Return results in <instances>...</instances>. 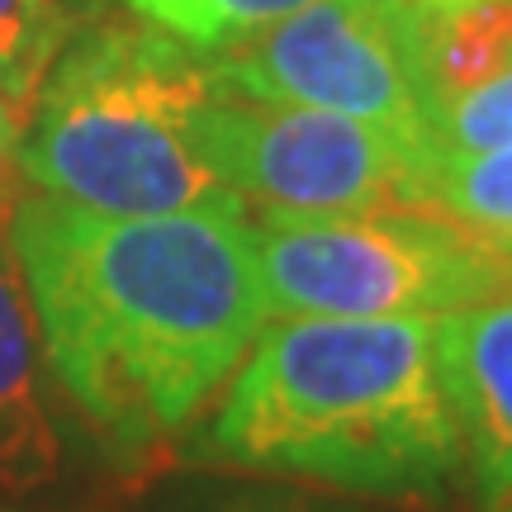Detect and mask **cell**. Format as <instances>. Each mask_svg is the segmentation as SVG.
<instances>
[{
    "instance_id": "9a60e30c",
    "label": "cell",
    "mask_w": 512,
    "mask_h": 512,
    "mask_svg": "<svg viewBox=\"0 0 512 512\" xmlns=\"http://www.w3.org/2000/svg\"><path fill=\"white\" fill-rule=\"evenodd\" d=\"M15 143H19V124L10 110V95H5V76H0V195H10V162H15Z\"/></svg>"
},
{
    "instance_id": "4fadbf2b",
    "label": "cell",
    "mask_w": 512,
    "mask_h": 512,
    "mask_svg": "<svg viewBox=\"0 0 512 512\" xmlns=\"http://www.w3.org/2000/svg\"><path fill=\"white\" fill-rule=\"evenodd\" d=\"M503 143H512V72L432 100V152H479Z\"/></svg>"
},
{
    "instance_id": "2e32d148",
    "label": "cell",
    "mask_w": 512,
    "mask_h": 512,
    "mask_svg": "<svg viewBox=\"0 0 512 512\" xmlns=\"http://www.w3.org/2000/svg\"><path fill=\"white\" fill-rule=\"evenodd\" d=\"M399 5L413 19H432V15H441V10H451V5H465V0H399Z\"/></svg>"
},
{
    "instance_id": "9c48e42d",
    "label": "cell",
    "mask_w": 512,
    "mask_h": 512,
    "mask_svg": "<svg viewBox=\"0 0 512 512\" xmlns=\"http://www.w3.org/2000/svg\"><path fill=\"white\" fill-rule=\"evenodd\" d=\"M422 72L437 95L475 91L512 72V0H465L432 19H418Z\"/></svg>"
},
{
    "instance_id": "6da1fadb",
    "label": "cell",
    "mask_w": 512,
    "mask_h": 512,
    "mask_svg": "<svg viewBox=\"0 0 512 512\" xmlns=\"http://www.w3.org/2000/svg\"><path fill=\"white\" fill-rule=\"evenodd\" d=\"M10 247L57 384L124 465L200 418L271 318L252 214L114 219L24 195Z\"/></svg>"
},
{
    "instance_id": "8fae6325",
    "label": "cell",
    "mask_w": 512,
    "mask_h": 512,
    "mask_svg": "<svg viewBox=\"0 0 512 512\" xmlns=\"http://www.w3.org/2000/svg\"><path fill=\"white\" fill-rule=\"evenodd\" d=\"M128 5L157 29L190 43L195 53H223L313 0H128Z\"/></svg>"
},
{
    "instance_id": "7a4b0ae2",
    "label": "cell",
    "mask_w": 512,
    "mask_h": 512,
    "mask_svg": "<svg viewBox=\"0 0 512 512\" xmlns=\"http://www.w3.org/2000/svg\"><path fill=\"white\" fill-rule=\"evenodd\" d=\"M195 460L366 498H437L465 470L432 318H285L228 375Z\"/></svg>"
},
{
    "instance_id": "30bf717a",
    "label": "cell",
    "mask_w": 512,
    "mask_h": 512,
    "mask_svg": "<svg viewBox=\"0 0 512 512\" xmlns=\"http://www.w3.org/2000/svg\"><path fill=\"white\" fill-rule=\"evenodd\" d=\"M418 204L475 238L512 247V143L479 152H432L418 176Z\"/></svg>"
},
{
    "instance_id": "ac0fdd59",
    "label": "cell",
    "mask_w": 512,
    "mask_h": 512,
    "mask_svg": "<svg viewBox=\"0 0 512 512\" xmlns=\"http://www.w3.org/2000/svg\"><path fill=\"white\" fill-rule=\"evenodd\" d=\"M48 5H57V0H48Z\"/></svg>"
},
{
    "instance_id": "3957f363",
    "label": "cell",
    "mask_w": 512,
    "mask_h": 512,
    "mask_svg": "<svg viewBox=\"0 0 512 512\" xmlns=\"http://www.w3.org/2000/svg\"><path fill=\"white\" fill-rule=\"evenodd\" d=\"M209 91V57L152 19L91 24L57 48L15 166L38 195L114 219L252 214L195 147V114Z\"/></svg>"
},
{
    "instance_id": "5bb4252c",
    "label": "cell",
    "mask_w": 512,
    "mask_h": 512,
    "mask_svg": "<svg viewBox=\"0 0 512 512\" xmlns=\"http://www.w3.org/2000/svg\"><path fill=\"white\" fill-rule=\"evenodd\" d=\"M166 512H337L323 508L318 498L275 489V484H219V489H195L176 498Z\"/></svg>"
},
{
    "instance_id": "8992f818",
    "label": "cell",
    "mask_w": 512,
    "mask_h": 512,
    "mask_svg": "<svg viewBox=\"0 0 512 512\" xmlns=\"http://www.w3.org/2000/svg\"><path fill=\"white\" fill-rule=\"evenodd\" d=\"M223 86L384 128L432 152V86L418 19L399 0H313L209 57Z\"/></svg>"
},
{
    "instance_id": "5b68a950",
    "label": "cell",
    "mask_w": 512,
    "mask_h": 512,
    "mask_svg": "<svg viewBox=\"0 0 512 512\" xmlns=\"http://www.w3.org/2000/svg\"><path fill=\"white\" fill-rule=\"evenodd\" d=\"M195 147L223 185L271 214L422 209L418 176L432 157L375 124L261 100L219 76L195 114Z\"/></svg>"
},
{
    "instance_id": "ba28073f",
    "label": "cell",
    "mask_w": 512,
    "mask_h": 512,
    "mask_svg": "<svg viewBox=\"0 0 512 512\" xmlns=\"http://www.w3.org/2000/svg\"><path fill=\"white\" fill-rule=\"evenodd\" d=\"M15 195H0V494L29 498L62 465L53 413L38 380V318L10 247Z\"/></svg>"
},
{
    "instance_id": "e0dca14e",
    "label": "cell",
    "mask_w": 512,
    "mask_h": 512,
    "mask_svg": "<svg viewBox=\"0 0 512 512\" xmlns=\"http://www.w3.org/2000/svg\"><path fill=\"white\" fill-rule=\"evenodd\" d=\"M494 512H512V498H508V503H503V508H494Z\"/></svg>"
},
{
    "instance_id": "52a82bcc",
    "label": "cell",
    "mask_w": 512,
    "mask_h": 512,
    "mask_svg": "<svg viewBox=\"0 0 512 512\" xmlns=\"http://www.w3.org/2000/svg\"><path fill=\"white\" fill-rule=\"evenodd\" d=\"M437 370L456 413L479 508L512 498V294L432 318Z\"/></svg>"
},
{
    "instance_id": "7c38bea8",
    "label": "cell",
    "mask_w": 512,
    "mask_h": 512,
    "mask_svg": "<svg viewBox=\"0 0 512 512\" xmlns=\"http://www.w3.org/2000/svg\"><path fill=\"white\" fill-rule=\"evenodd\" d=\"M62 34V10L48 0H0V76L19 133L29 124L34 95L62 48Z\"/></svg>"
},
{
    "instance_id": "277c9868",
    "label": "cell",
    "mask_w": 512,
    "mask_h": 512,
    "mask_svg": "<svg viewBox=\"0 0 512 512\" xmlns=\"http://www.w3.org/2000/svg\"><path fill=\"white\" fill-rule=\"evenodd\" d=\"M256 271L275 318H437L512 294V247L437 209H256Z\"/></svg>"
}]
</instances>
